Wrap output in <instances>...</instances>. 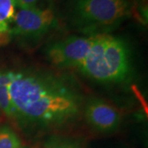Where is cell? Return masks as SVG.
<instances>
[{
	"label": "cell",
	"instance_id": "1",
	"mask_svg": "<svg viewBox=\"0 0 148 148\" xmlns=\"http://www.w3.org/2000/svg\"><path fill=\"white\" fill-rule=\"evenodd\" d=\"M16 119L41 127L65 124L79 115L80 95L61 80L49 75L12 72L8 86Z\"/></svg>",
	"mask_w": 148,
	"mask_h": 148
},
{
	"label": "cell",
	"instance_id": "2",
	"mask_svg": "<svg viewBox=\"0 0 148 148\" xmlns=\"http://www.w3.org/2000/svg\"><path fill=\"white\" fill-rule=\"evenodd\" d=\"M80 71L104 83H119L130 74V53L126 42L107 33L94 35L93 43Z\"/></svg>",
	"mask_w": 148,
	"mask_h": 148
},
{
	"label": "cell",
	"instance_id": "3",
	"mask_svg": "<svg viewBox=\"0 0 148 148\" xmlns=\"http://www.w3.org/2000/svg\"><path fill=\"white\" fill-rule=\"evenodd\" d=\"M129 10L127 0H75L73 16L80 29L95 35L118 27Z\"/></svg>",
	"mask_w": 148,
	"mask_h": 148
},
{
	"label": "cell",
	"instance_id": "4",
	"mask_svg": "<svg viewBox=\"0 0 148 148\" xmlns=\"http://www.w3.org/2000/svg\"><path fill=\"white\" fill-rule=\"evenodd\" d=\"M94 35L70 36L49 45L46 56L51 64L60 69H79L93 43Z\"/></svg>",
	"mask_w": 148,
	"mask_h": 148
},
{
	"label": "cell",
	"instance_id": "5",
	"mask_svg": "<svg viewBox=\"0 0 148 148\" xmlns=\"http://www.w3.org/2000/svg\"><path fill=\"white\" fill-rule=\"evenodd\" d=\"M55 22V14L49 8L17 7L12 33L25 38H40L45 35Z\"/></svg>",
	"mask_w": 148,
	"mask_h": 148
},
{
	"label": "cell",
	"instance_id": "6",
	"mask_svg": "<svg viewBox=\"0 0 148 148\" xmlns=\"http://www.w3.org/2000/svg\"><path fill=\"white\" fill-rule=\"evenodd\" d=\"M85 118L90 126L101 132H110L119 127L121 116L114 106L105 101L90 100L85 107Z\"/></svg>",
	"mask_w": 148,
	"mask_h": 148
},
{
	"label": "cell",
	"instance_id": "7",
	"mask_svg": "<svg viewBox=\"0 0 148 148\" xmlns=\"http://www.w3.org/2000/svg\"><path fill=\"white\" fill-rule=\"evenodd\" d=\"M16 8V0H0V47L10 41Z\"/></svg>",
	"mask_w": 148,
	"mask_h": 148
},
{
	"label": "cell",
	"instance_id": "8",
	"mask_svg": "<svg viewBox=\"0 0 148 148\" xmlns=\"http://www.w3.org/2000/svg\"><path fill=\"white\" fill-rule=\"evenodd\" d=\"M21 147L20 138L8 126L0 127V148H19Z\"/></svg>",
	"mask_w": 148,
	"mask_h": 148
},
{
	"label": "cell",
	"instance_id": "9",
	"mask_svg": "<svg viewBox=\"0 0 148 148\" xmlns=\"http://www.w3.org/2000/svg\"><path fill=\"white\" fill-rule=\"evenodd\" d=\"M0 110L8 117L13 119L16 118V112L8 87L0 86Z\"/></svg>",
	"mask_w": 148,
	"mask_h": 148
},
{
	"label": "cell",
	"instance_id": "10",
	"mask_svg": "<svg viewBox=\"0 0 148 148\" xmlns=\"http://www.w3.org/2000/svg\"><path fill=\"white\" fill-rule=\"evenodd\" d=\"M45 148H82L79 145L72 141L60 138H53L49 141Z\"/></svg>",
	"mask_w": 148,
	"mask_h": 148
},
{
	"label": "cell",
	"instance_id": "11",
	"mask_svg": "<svg viewBox=\"0 0 148 148\" xmlns=\"http://www.w3.org/2000/svg\"><path fill=\"white\" fill-rule=\"evenodd\" d=\"M12 79V72H0V86L8 87Z\"/></svg>",
	"mask_w": 148,
	"mask_h": 148
},
{
	"label": "cell",
	"instance_id": "12",
	"mask_svg": "<svg viewBox=\"0 0 148 148\" xmlns=\"http://www.w3.org/2000/svg\"><path fill=\"white\" fill-rule=\"evenodd\" d=\"M45 1V0H16L17 7L19 8H28V7H34L36 6L39 2Z\"/></svg>",
	"mask_w": 148,
	"mask_h": 148
},
{
	"label": "cell",
	"instance_id": "13",
	"mask_svg": "<svg viewBox=\"0 0 148 148\" xmlns=\"http://www.w3.org/2000/svg\"><path fill=\"white\" fill-rule=\"evenodd\" d=\"M19 148H27V147H19Z\"/></svg>",
	"mask_w": 148,
	"mask_h": 148
}]
</instances>
